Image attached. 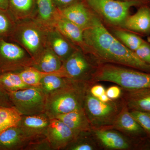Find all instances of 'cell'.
<instances>
[{"instance_id": "cell-1", "label": "cell", "mask_w": 150, "mask_h": 150, "mask_svg": "<svg viewBox=\"0 0 150 150\" xmlns=\"http://www.w3.org/2000/svg\"><path fill=\"white\" fill-rule=\"evenodd\" d=\"M83 38L84 53L97 65L113 64L150 73V65L119 41L94 13L91 25L83 30Z\"/></svg>"}, {"instance_id": "cell-2", "label": "cell", "mask_w": 150, "mask_h": 150, "mask_svg": "<svg viewBox=\"0 0 150 150\" xmlns=\"http://www.w3.org/2000/svg\"><path fill=\"white\" fill-rule=\"evenodd\" d=\"M113 83L127 90L150 88V73L120 65L98 64L90 82Z\"/></svg>"}, {"instance_id": "cell-3", "label": "cell", "mask_w": 150, "mask_h": 150, "mask_svg": "<svg viewBox=\"0 0 150 150\" xmlns=\"http://www.w3.org/2000/svg\"><path fill=\"white\" fill-rule=\"evenodd\" d=\"M89 82L75 81L71 85L46 96L45 113L50 118L83 108Z\"/></svg>"}, {"instance_id": "cell-4", "label": "cell", "mask_w": 150, "mask_h": 150, "mask_svg": "<svg viewBox=\"0 0 150 150\" xmlns=\"http://www.w3.org/2000/svg\"><path fill=\"white\" fill-rule=\"evenodd\" d=\"M48 29L35 19L23 20L16 22V26L8 40L21 46L34 62L47 47Z\"/></svg>"}, {"instance_id": "cell-5", "label": "cell", "mask_w": 150, "mask_h": 150, "mask_svg": "<svg viewBox=\"0 0 150 150\" xmlns=\"http://www.w3.org/2000/svg\"><path fill=\"white\" fill-rule=\"evenodd\" d=\"M103 23L111 28H121L129 16L130 9L148 3L140 1L83 0Z\"/></svg>"}, {"instance_id": "cell-6", "label": "cell", "mask_w": 150, "mask_h": 150, "mask_svg": "<svg viewBox=\"0 0 150 150\" xmlns=\"http://www.w3.org/2000/svg\"><path fill=\"white\" fill-rule=\"evenodd\" d=\"M89 87L85 97L83 108L92 129L109 128L121 110L123 100L121 98L109 102H102L92 95Z\"/></svg>"}, {"instance_id": "cell-7", "label": "cell", "mask_w": 150, "mask_h": 150, "mask_svg": "<svg viewBox=\"0 0 150 150\" xmlns=\"http://www.w3.org/2000/svg\"><path fill=\"white\" fill-rule=\"evenodd\" d=\"M97 66L92 59L79 48L63 63L56 75L75 81L90 82Z\"/></svg>"}, {"instance_id": "cell-8", "label": "cell", "mask_w": 150, "mask_h": 150, "mask_svg": "<svg viewBox=\"0 0 150 150\" xmlns=\"http://www.w3.org/2000/svg\"><path fill=\"white\" fill-rule=\"evenodd\" d=\"M33 61L21 46L11 40L0 39V75L19 72L31 67Z\"/></svg>"}, {"instance_id": "cell-9", "label": "cell", "mask_w": 150, "mask_h": 150, "mask_svg": "<svg viewBox=\"0 0 150 150\" xmlns=\"http://www.w3.org/2000/svg\"><path fill=\"white\" fill-rule=\"evenodd\" d=\"M91 133L100 149L131 150L144 149L148 140L132 139L110 128L92 129Z\"/></svg>"}, {"instance_id": "cell-10", "label": "cell", "mask_w": 150, "mask_h": 150, "mask_svg": "<svg viewBox=\"0 0 150 150\" xmlns=\"http://www.w3.org/2000/svg\"><path fill=\"white\" fill-rule=\"evenodd\" d=\"M8 93L14 107L22 115L45 112L46 96L39 88L30 87Z\"/></svg>"}, {"instance_id": "cell-11", "label": "cell", "mask_w": 150, "mask_h": 150, "mask_svg": "<svg viewBox=\"0 0 150 150\" xmlns=\"http://www.w3.org/2000/svg\"><path fill=\"white\" fill-rule=\"evenodd\" d=\"M108 128L117 130L132 139L140 140L149 139L144 129L131 115L130 110L123 101L120 112L112 126Z\"/></svg>"}, {"instance_id": "cell-12", "label": "cell", "mask_w": 150, "mask_h": 150, "mask_svg": "<svg viewBox=\"0 0 150 150\" xmlns=\"http://www.w3.org/2000/svg\"><path fill=\"white\" fill-rule=\"evenodd\" d=\"M50 119L45 112L22 115L17 126L30 142L46 137Z\"/></svg>"}, {"instance_id": "cell-13", "label": "cell", "mask_w": 150, "mask_h": 150, "mask_svg": "<svg viewBox=\"0 0 150 150\" xmlns=\"http://www.w3.org/2000/svg\"><path fill=\"white\" fill-rule=\"evenodd\" d=\"M77 135L61 120L56 118L50 119L46 137L52 150H64Z\"/></svg>"}, {"instance_id": "cell-14", "label": "cell", "mask_w": 150, "mask_h": 150, "mask_svg": "<svg viewBox=\"0 0 150 150\" xmlns=\"http://www.w3.org/2000/svg\"><path fill=\"white\" fill-rule=\"evenodd\" d=\"M47 46L64 62L79 48L64 36L55 28L48 30Z\"/></svg>"}, {"instance_id": "cell-15", "label": "cell", "mask_w": 150, "mask_h": 150, "mask_svg": "<svg viewBox=\"0 0 150 150\" xmlns=\"http://www.w3.org/2000/svg\"><path fill=\"white\" fill-rule=\"evenodd\" d=\"M59 11L65 18L83 30L91 25L93 12L83 0Z\"/></svg>"}, {"instance_id": "cell-16", "label": "cell", "mask_w": 150, "mask_h": 150, "mask_svg": "<svg viewBox=\"0 0 150 150\" xmlns=\"http://www.w3.org/2000/svg\"><path fill=\"white\" fill-rule=\"evenodd\" d=\"M121 28L144 35L150 34V7L147 4L140 6L134 14L129 15Z\"/></svg>"}, {"instance_id": "cell-17", "label": "cell", "mask_w": 150, "mask_h": 150, "mask_svg": "<svg viewBox=\"0 0 150 150\" xmlns=\"http://www.w3.org/2000/svg\"><path fill=\"white\" fill-rule=\"evenodd\" d=\"M54 28L68 38L84 53L85 44L83 38V30L63 16L59 11Z\"/></svg>"}, {"instance_id": "cell-18", "label": "cell", "mask_w": 150, "mask_h": 150, "mask_svg": "<svg viewBox=\"0 0 150 150\" xmlns=\"http://www.w3.org/2000/svg\"><path fill=\"white\" fill-rule=\"evenodd\" d=\"M122 90L121 98L129 110L150 112V88Z\"/></svg>"}, {"instance_id": "cell-19", "label": "cell", "mask_w": 150, "mask_h": 150, "mask_svg": "<svg viewBox=\"0 0 150 150\" xmlns=\"http://www.w3.org/2000/svg\"><path fill=\"white\" fill-rule=\"evenodd\" d=\"M30 142L17 126L0 134V150H24Z\"/></svg>"}, {"instance_id": "cell-20", "label": "cell", "mask_w": 150, "mask_h": 150, "mask_svg": "<svg viewBox=\"0 0 150 150\" xmlns=\"http://www.w3.org/2000/svg\"><path fill=\"white\" fill-rule=\"evenodd\" d=\"M54 118L62 121L77 134L91 131V125L83 108L68 113L60 114Z\"/></svg>"}, {"instance_id": "cell-21", "label": "cell", "mask_w": 150, "mask_h": 150, "mask_svg": "<svg viewBox=\"0 0 150 150\" xmlns=\"http://www.w3.org/2000/svg\"><path fill=\"white\" fill-rule=\"evenodd\" d=\"M59 10L53 0H36L35 20L47 28H54Z\"/></svg>"}, {"instance_id": "cell-22", "label": "cell", "mask_w": 150, "mask_h": 150, "mask_svg": "<svg viewBox=\"0 0 150 150\" xmlns=\"http://www.w3.org/2000/svg\"><path fill=\"white\" fill-rule=\"evenodd\" d=\"M8 10L16 21L33 18L36 10V0H9Z\"/></svg>"}, {"instance_id": "cell-23", "label": "cell", "mask_w": 150, "mask_h": 150, "mask_svg": "<svg viewBox=\"0 0 150 150\" xmlns=\"http://www.w3.org/2000/svg\"><path fill=\"white\" fill-rule=\"evenodd\" d=\"M62 64L61 59L47 46L33 62L32 67L42 72L52 73L59 71Z\"/></svg>"}, {"instance_id": "cell-24", "label": "cell", "mask_w": 150, "mask_h": 150, "mask_svg": "<svg viewBox=\"0 0 150 150\" xmlns=\"http://www.w3.org/2000/svg\"><path fill=\"white\" fill-rule=\"evenodd\" d=\"M75 81L56 75V73L45 76L40 81V87L46 95L66 87L74 83Z\"/></svg>"}, {"instance_id": "cell-25", "label": "cell", "mask_w": 150, "mask_h": 150, "mask_svg": "<svg viewBox=\"0 0 150 150\" xmlns=\"http://www.w3.org/2000/svg\"><path fill=\"white\" fill-rule=\"evenodd\" d=\"M110 32L124 46L134 52L145 41L136 33L121 28H111Z\"/></svg>"}, {"instance_id": "cell-26", "label": "cell", "mask_w": 150, "mask_h": 150, "mask_svg": "<svg viewBox=\"0 0 150 150\" xmlns=\"http://www.w3.org/2000/svg\"><path fill=\"white\" fill-rule=\"evenodd\" d=\"M99 147L96 142L91 131L81 132L77 135L64 150H97Z\"/></svg>"}, {"instance_id": "cell-27", "label": "cell", "mask_w": 150, "mask_h": 150, "mask_svg": "<svg viewBox=\"0 0 150 150\" xmlns=\"http://www.w3.org/2000/svg\"><path fill=\"white\" fill-rule=\"evenodd\" d=\"M21 116L14 106H0V134L11 127L17 126Z\"/></svg>"}, {"instance_id": "cell-28", "label": "cell", "mask_w": 150, "mask_h": 150, "mask_svg": "<svg viewBox=\"0 0 150 150\" xmlns=\"http://www.w3.org/2000/svg\"><path fill=\"white\" fill-rule=\"evenodd\" d=\"M0 85L8 93L31 87L25 83L18 72H9L0 75Z\"/></svg>"}, {"instance_id": "cell-29", "label": "cell", "mask_w": 150, "mask_h": 150, "mask_svg": "<svg viewBox=\"0 0 150 150\" xmlns=\"http://www.w3.org/2000/svg\"><path fill=\"white\" fill-rule=\"evenodd\" d=\"M16 25V21L8 10L0 9V39L9 40Z\"/></svg>"}, {"instance_id": "cell-30", "label": "cell", "mask_w": 150, "mask_h": 150, "mask_svg": "<svg viewBox=\"0 0 150 150\" xmlns=\"http://www.w3.org/2000/svg\"><path fill=\"white\" fill-rule=\"evenodd\" d=\"M23 81L31 87H40V81L46 75L53 73H43L34 67H29L18 72Z\"/></svg>"}, {"instance_id": "cell-31", "label": "cell", "mask_w": 150, "mask_h": 150, "mask_svg": "<svg viewBox=\"0 0 150 150\" xmlns=\"http://www.w3.org/2000/svg\"><path fill=\"white\" fill-rule=\"evenodd\" d=\"M130 111L150 140V112L137 110H130Z\"/></svg>"}, {"instance_id": "cell-32", "label": "cell", "mask_w": 150, "mask_h": 150, "mask_svg": "<svg viewBox=\"0 0 150 150\" xmlns=\"http://www.w3.org/2000/svg\"><path fill=\"white\" fill-rule=\"evenodd\" d=\"M24 150H52V149L50 142L46 137L30 141Z\"/></svg>"}, {"instance_id": "cell-33", "label": "cell", "mask_w": 150, "mask_h": 150, "mask_svg": "<svg viewBox=\"0 0 150 150\" xmlns=\"http://www.w3.org/2000/svg\"><path fill=\"white\" fill-rule=\"evenodd\" d=\"M137 56L143 62L150 66V43L145 41L135 51Z\"/></svg>"}, {"instance_id": "cell-34", "label": "cell", "mask_w": 150, "mask_h": 150, "mask_svg": "<svg viewBox=\"0 0 150 150\" xmlns=\"http://www.w3.org/2000/svg\"><path fill=\"white\" fill-rule=\"evenodd\" d=\"M123 90L118 86H111L106 90L105 93L112 100L120 99L122 96Z\"/></svg>"}, {"instance_id": "cell-35", "label": "cell", "mask_w": 150, "mask_h": 150, "mask_svg": "<svg viewBox=\"0 0 150 150\" xmlns=\"http://www.w3.org/2000/svg\"><path fill=\"white\" fill-rule=\"evenodd\" d=\"M88 90L92 95L97 98L105 93L106 91V90L103 86L97 83L91 85L89 87Z\"/></svg>"}, {"instance_id": "cell-36", "label": "cell", "mask_w": 150, "mask_h": 150, "mask_svg": "<svg viewBox=\"0 0 150 150\" xmlns=\"http://www.w3.org/2000/svg\"><path fill=\"white\" fill-rule=\"evenodd\" d=\"M82 0H53L56 8L59 10L62 9Z\"/></svg>"}, {"instance_id": "cell-37", "label": "cell", "mask_w": 150, "mask_h": 150, "mask_svg": "<svg viewBox=\"0 0 150 150\" xmlns=\"http://www.w3.org/2000/svg\"><path fill=\"white\" fill-rule=\"evenodd\" d=\"M9 0H0V9L8 10Z\"/></svg>"}, {"instance_id": "cell-38", "label": "cell", "mask_w": 150, "mask_h": 150, "mask_svg": "<svg viewBox=\"0 0 150 150\" xmlns=\"http://www.w3.org/2000/svg\"><path fill=\"white\" fill-rule=\"evenodd\" d=\"M100 101L103 102H108L112 100L107 96L106 93L103 94L102 95L100 96L98 98Z\"/></svg>"}, {"instance_id": "cell-39", "label": "cell", "mask_w": 150, "mask_h": 150, "mask_svg": "<svg viewBox=\"0 0 150 150\" xmlns=\"http://www.w3.org/2000/svg\"><path fill=\"white\" fill-rule=\"evenodd\" d=\"M120 1H140L144 2L150 3V0H120Z\"/></svg>"}]
</instances>
